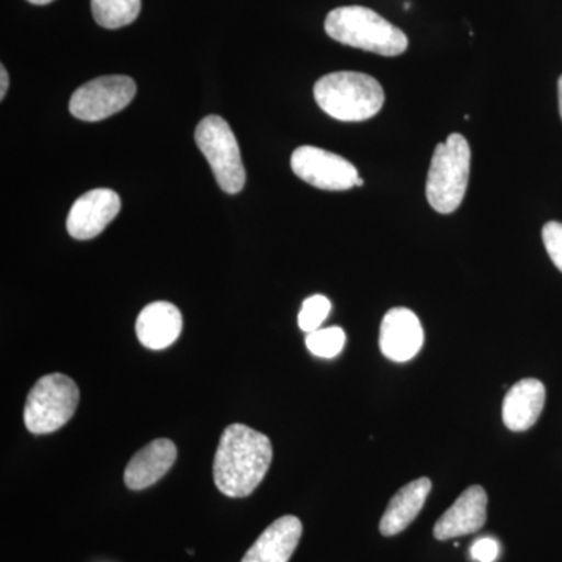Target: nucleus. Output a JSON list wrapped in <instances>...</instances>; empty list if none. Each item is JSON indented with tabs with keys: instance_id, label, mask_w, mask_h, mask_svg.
Wrapping results in <instances>:
<instances>
[{
	"instance_id": "obj_1",
	"label": "nucleus",
	"mask_w": 562,
	"mask_h": 562,
	"mask_svg": "<svg viewBox=\"0 0 562 562\" xmlns=\"http://www.w3.org/2000/svg\"><path fill=\"white\" fill-rule=\"evenodd\" d=\"M271 462L272 443L268 436L247 425H228L214 457V483L227 497H249L265 480Z\"/></svg>"
},
{
	"instance_id": "obj_2",
	"label": "nucleus",
	"mask_w": 562,
	"mask_h": 562,
	"mask_svg": "<svg viewBox=\"0 0 562 562\" xmlns=\"http://www.w3.org/2000/svg\"><path fill=\"white\" fill-rule=\"evenodd\" d=\"M331 40L383 57H397L408 49V36L366 7L350 5L331 10L325 20Z\"/></svg>"
},
{
	"instance_id": "obj_3",
	"label": "nucleus",
	"mask_w": 562,
	"mask_h": 562,
	"mask_svg": "<svg viewBox=\"0 0 562 562\" xmlns=\"http://www.w3.org/2000/svg\"><path fill=\"white\" fill-rule=\"evenodd\" d=\"M314 99L333 120L361 122L383 109L384 91L380 81L368 74L341 70L316 81Z\"/></svg>"
},
{
	"instance_id": "obj_4",
	"label": "nucleus",
	"mask_w": 562,
	"mask_h": 562,
	"mask_svg": "<svg viewBox=\"0 0 562 562\" xmlns=\"http://www.w3.org/2000/svg\"><path fill=\"white\" fill-rule=\"evenodd\" d=\"M472 151L468 139L452 133L438 144L427 177V201L432 210L450 214L460 209L471 177Z\"/></svg>"
},
{
	"instance_id": "obj_5",
	"label": "nucleus",
	"mask_w": 562,
	"mask_h": 562,
	"mask_svg": "<svg viewBox=\"0 0 562 562\" xmlns=\"http://www.w3.org/2000/svg\"><path fill=\"white\" fill-rule=\"evenodd\" d=\"M80 391L76 382L63 373L43 376L29 394L24 422L33 435H47L60 430L76 413Z\"/></svg>"
},
{
	"instance_id": "obj_6",
	"label": "nucleus",
	"mask_w": 562,
	"mask_h": 562,
	"mask_svg": "<svg viewBox=\"0 0 562 562\" xmlns=\"http://www.w3.org/2000/svg\"><path fill=\"white\" fill-rule=\"evenodd\" d=\"M195 143L210 162L221 190L236 194L246 184L241 150L235 133L221 116H206L195 128Z\"/></svg>"
},
{
	"instance_id": "obj_7",
	"label": "nucleus",
	"mask_w": 562,
	"mask_h": 562,
	"mask_svg": "<svg viewBox=\"0 0 562 562\" xmlns=\"http://www.w3.org/2000/svg\"><path fill=\"white\" fill-rule=\"evenodd\" d=\"M136 94L135 80L127 76L99 77L74 92L69 111L85 122H98L120 113Z\"/></svg>"
},
{
	"instance_id": "obj_8",
	"label": "nucleus",
	"mask_w": 562,
	"mask_h": 562,
	"mask_svg": "<svg viewBox=\"0 0 562 562\" xmlns=\"http://www.w3.org/2000/svg\"><path fill=\"white\" fill-rule=\"evenodd\" d=\"M295 176L325 191H347L357 187L360 173L346 158L319 147L302 146L291 157Z\"/></svg>"
},
{
	"instance_id": "obj_9",
	"label": "nucleus",
	"mask_w": 562,
	"mask_h": 562,
	"mask_svg": "<svg viewBox=\"0 0 562 562\" xmlns=\"http://www.w3.org/2000/svg\"><path fill=\"white\" fill-rule=\"evenodd\" d=\"M120 195L106 188H99V190L80 195L74 202L66 227L74 239L87 241V239L101 235L106 225L120 214Z\"/></svg>"
},
{
	"instance_id": "obj_10",
	"label": "nucleus",
	"mask_w": 562,
	"mask_h": 562,
	"mask_svg": "<svg viewBox=\"0 0 562 562\" xmlns=\"http://www.w3.org/2000/svg\"><path fill=\"white\" fill-rule=\"evenodd\" d=\"M424 328L419 317L408 308H392L380 327V349L387 360L412 361L424 346Z\"/></svg>"
},
{
	"instance_id": "obj_11",
	"label": "nucleus",
	"mask_w": 562,
	"mask_h": 562,
	"mask_svg": "<svg viewBox=\"0 0 562 562\" xmlns=\"http://www.w3.org/2000/svg\"><path fill=\"white\" fill-rule=\"evenodd\" d=\"M487 494L482 486L468 487L435 525L438 541L461 538L482 530L486 524Z\"/></svg>"
},
{
	"instance_id": "obj_12",
	"label": "nucleus",
	"mask_w": 562,
	"mask_h": 562,
	"mask_svg": "<svg viewBox=\"0 0 562 562\" xmlns=\"http://www.w3.org/2000/svg\"><path fill=\"white\" fill-rule=\"evenodd\" d=\"M302 531L297 517H280L261 532L241 562H290L301 542Z\"/></svg>"
},
{
	"instance_id": "obj_13",
	"label": "nucleus",
	"mask_w": 562,
	"mask_h": 562,
	"mask_svg": "<svg viewBox=\"0 0 562 562\" xmlns=\"http://www.w3.org/2000/svg\"><path fill=\"white\" fill-rule=\"evenodd\" d=\"M177 460L176 443L155 439L139 450L128 462L124 482L132 491H143L161 480Z\"/></svg>"
},
{
	"instance_id": "obj_14",
	"label": "nucleus",
	"mask_w": 562,
	"mask_h": 562,
	"mask_svg": "<svg viewBox=\"0 0 562 562\" xmlns=\"http://www.w3.org/2000/svg\"><path fill=\"white\" fill-rule=\"evenodd\" d=\"M183 330L180 310L169 302H155L139 313L136 336L144 347L162 350L172 346Z\"/></svg>"
},
{
	"instance_id": "obj_15",
	"label": "nucleus",
	"mask_w": 562,
	"mask_h": 562,
	"mask_svg": "<svg viewBox=\"0 0 562 562\" xmlns=\"http://www.w3.org/2000/svg\"><path fill=\"white\" fill-rule=\"evenodd\" d=\"M546 386L525 379L514 384L503 401V422L512 431H527L538 422L546 406Z\"/></svg>"
},
{
	"instance_id": "obj_16",
	"label": "nucleus",
	"mask_w": 562,
	"mask_h": 562,
	"mask_svg": "<svg viewBox=\"0 0 562 562\" xmlns=\"http://www.w3.org/2000/svg\"><path fill=\"white\" fill-rule=\"evenodd\" d=\"M430 479L414 480L403 486L394 497L391 498L382 520H380V532L386 538L405 531L419 516L428 495H430Z\"/></svg>"
},
{
	"instance_id": "obj_17",
	"label": "nucleus",
	"mask_w": 562,
	"mask_h": 562,
	"mask_svg": "<svg viewBox=\"0 0 562 562\" xmlns=\"http://www.w3.org/2000/svg\"><path fill=\"white\" fill-rule=\"evenodd\" d=\"M92 16L101 27H125L139 16L140 0H91Z\"/></svg>"
},
{
	"instance_id": "obj_18",
	"label": "nucleus",
	"mask_w": 562,
	"mask_h": 562,
	"mask_svg": "<svg viewBox=\"0 0 562 562\" xmlns=\"http://www.w3.org/2000/svg\"><path fill=\"white\" fill-rule=\"evenodd\" d=\"M346 333L342 328L330 327L308 333L305 342L313 355L330 360V358L338 357L341 353L344 346H346Z\"/></svg>"
},
{
	"instance_id": "obj_19",
	"label": "nucleus",
	"mask_w": 562,
	"mask_h": 562,
	"mask_svg": "<svg viewBox=\"0 0 562 562\" xmlns=\"http://www.w3.org/2000/svg\"><path fill=\"white\" fill-rule=\"evenodd\" d=\"M330 312L331 302L325 295H312L303 302L301 313H299V327L306 335L319 330Z\"/></svg>"
},
{
	"instance_id": "obj_20",
	"label": "nucleus",
	"mask_w": 562,
	"mask_h": 562,
	"mask_svg": "<svg viewBox=\"0 0 562 562\" xmlns=\"http://www.w3.org/2000/svg\"><path fill=\"white\" fill-rule=\"evenodd\" d=\"M542 241L550 260L562 272V224L561 222H547L542 228Z\"/></svg>"
},
{
	"instance_id": "obj_21",
	"label": "nucleus",
	"mask_w": 562,
	"mask_h": 562,
	"mask_svg": "<svg viewBox=\"0 0 562 562\" xmlns=\"http://www.w3.org/2000/svg\"><path fill=\"white\" fill-rule=\"evenodd\" d=\"M501 553V546L495 539L482 538L473 542L471 557L476 562H494Z\"/></svg>"
},
{
	"instance_id": "obj_22",
	"label": "nucleus",
	"mask_w": 562,
	"mask_h": 562,
	"mask_svg": "<svg viewBox=\"0 0 562 562\" xmlns=\"http://www.w3.org/2000/svg\"><path fill=\"white\" fill-rule=\"evenodd\" d=\"M7 90H9V72H7L5 66L0 68V99L5 98Z\"/></svg>"
},
{
	"instance_id": "obj_23",
	"label": "nucleus",
	"mask_w": 562,
	"mask_h": 562,
	"mask_svg": "<svg viewBox=\"0 0 562 562\" xmlns=\"http://www.w3.org/2000/svg\"><path fill=\"white\" fill-rule=\"evenodd\" d=\"M558 101H560V114L562 120V76L560 77V81H558Z\"/></svg>"
},
{
	"instance_id": "obj_24",
	"label": "nucleus",
	"mask_w": 562,
	"mask_h": 562,
	"mask_svg": "<svg viewBox=\"0 0 562 562\" xmlns=\"http://www.w3.org/2000/svg\"><path fill=\"white\" fill-rule=\"evenodd\" d=\"M33 5H47V3L54 2V0H29Z\"/></svg>"
}]
</instances>
